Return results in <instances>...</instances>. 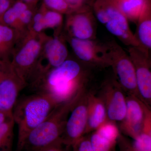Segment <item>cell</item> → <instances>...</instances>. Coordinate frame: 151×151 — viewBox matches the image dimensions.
<instances>
[{"label":"cell","mask_w":151,"mask_h":151,"mask_svg":"<svg viewBox=\"0 0 151 151\" xmlns=\"http://www.w3.org/2000/svg\"><path fill=\"white\" fill-rule=\"evenodd\" d=\"M90 78L89 70H83L78 63L66 60L50 71L42 91L58 103L69 100L86 87Z\"/></svg>","instance_id":"1"},{"label":"cell","mask_w":151,"mask_h":151,"mask_svg":"<svg viewBox=\"0 0 151 151\" xmlns=\"http://www.w3.org/2000/svg\"><path fill=\"white\" fill-rule=\"evenodd\" d=\"M58 104L50 96L41 92L24 97L17 102L12 114L18 127L16 151L23 150L29 133L40 125Z\"/></svg>","instance_id":"2"},{"label":"cell","mask_w":151,"mask_h":151,"mask_svg":"<svg viewBox=\"0 0 151 151\" xmlns=\"http://www.w3.org/2000/svg\"><path fill=\"white\" fill-rule=\"evenodd\" d=\"M86 91V87L83 88L69 100L57 105L47 118L29 133L25 142L23 150L39 151L61 141L68 115Z\"/></svg>","instance_id":"3"},{"label":"cell","mask_w":151,"mask_h":151,"mask_svg":"<svg viewBox=\"0 0 151 151\" xmlns=\"http://www.w3.org/2000/svg\"><path fill=\"white\" fill-rule=\"evenodd\" d=\"M93 10L96 19L122 43L128 47L142 48L131 31L128 19L115 3L96 0Z\"/></svg>","instance_id":"4"},{"label":"cell","mask_w":151,"mask_h":151,"mask_svg":"<svg viewBox=\"0 0 151 151\" xmlns=\"http://www.w3.org/2000/svg\"><path fill=\"white\" fill-rule=\"evenodd\" d=\"M105 44L116 81L127 95L139 98L134 67L129 54L115 40Z\"/></svg>","instance_id":"5"},{"label":"cell","mask_w":151,"mask_h":151,"mask_svg":"<svg viewBox=\"0 0 151 151\" xmlns=\"http://www.w3.org/2000/svg\"><path fill=\"white\" fill-rule=\"evenodd\" d=\"M128 54L134 67L139 98L149 108L151 104V60L150 52L128 47Z\"/></svg>","instance_id":"6"},{"label":"cell","mask_w":151,"mask_h":151,"mask_svg":"<svg viewBox=\"0 0 151 151\" xmlns=\"http://www.w3.org/2000/svg\"><path fill=\"white\" fill-rule=\"evenodd\" d=\"M88 93L85 92L70 111L65 123L61 141L72 146L85 135L88 116Z\"/></svg>","instance_id":"7"},{"label":"cell","mask_w":151,"mask_h":151,"mask_svg":"<svg viewBox=\"0 0 151 151\" xmlns=\"http://www.w3.org/2000/svg\"><path fill=\"white\" fill-rule=\"evenodd\" d=\"M70 42L76 56L83 63L96 68L110 67L111 63L105 43L96 40H80L70 38Z\"/></svg>","instance_id":"8"},{"label":"cell","mask_w":151,"mask_h":151,"mask_svg":"<svg viewBox=\"0 0 151 151\" xmlns=\"http://www.w3.org/2000/svg\"><path fill=\"white\" fill-rule=\"evenodd\" d=\"M101 93L108 120L115 123L123 122L127 113L126 96L116 78H109L103 82Z\"/></svg>","instance_id":"9"},{"label":"cell","mask_w":151,"mask_h":151,"mask_svg":"<svg viewBox=\"0 0 151 151\" xmlns=\"http://www.w3.org/2000/svg\"><path fill=\"white\" fill-rule=\"evenodd\" d=\"M126 100L127 113L122 122L121 129L134 139L142 132L146 111L149 108L134 95H127Z\"/></svg>","instance_id":"10"},{"label":"cell","mask_w":151,"mask_h":151,"mask_svg":"<svg viewBox=\"0 0 151 151\" xmlns=\"http://www.w3.org/2000/svg\"><path fill=\"white\" fill-rule=\"evenodd\" d=\"M67 26L72 38L80 40H96L97 22L91 9L72 12Z\"/></svg>","instance_id":"11"},{"label":"cell","mask_w":151,"mask_h":151,"mask_svg":"<svg viewBox=\"0 0 151 151\" xmlns=\"http://www.w3.org/2000/svg\"><path fill=\"white\" fill-rule=\"evenodd\" d=\"M6 76L0 81V111L13 116V111L23 86L22 80Z\"/></svg>","instance_id":"12"},{"label":"cell","mask_w":151,"mask_h":151,"mask_svg":"<svg viewBox=\"0 0 151 151\" xmlns=\"http://www.w3.org/2000/svg\"><path fill=\"white\" fill-rule=\"evenodd\" d=\"M108 120L104 102L100 97L88 93V116L85 134L94 132Z\"/></svg>","instance_id":"13"},{"label":"cell","mask_w":151,"mask_h":151,"mask_svg":"<svg viewBox=\"0 0 151 151\" xmlns=\"http://www.w3.org/2000/svg\"><path fill=\"white\" fill-rule=\"evenodd\" d=\"M134 35L141 47L150 52L151 48V9L150 0H147L137 22Z\"/></svg>","instance_id":"14"},{"label":"cell","mask_w":151,"mask_h":151,"mask_svg":"<svg viewBox=\"0 0 151 151\" xmlns=\"http://www.w3.org/2000/svg\"><path fill=\"white\" fill-rule=\"evenodd\" d=\"M40 43L35 40H31L26 44L15 58L17 65L22 70L29 68L35 61L40 51Z\"/></svg>","instance_id":"15"},{"label":"cell","mask_w":151,"mask_h":151,"mask_svg":"<svg viewBox=\"0 0 151 151\" xmlns=\"http://www.w3.org/2000/svg\"><path fill=\"white\" fill-rule=\"evenodd\" d=\"M49 63L53 68L59 66L66 60L68 51L66 47L58 38L49 40L45 47Z\"/></svg>","instance_id":"16"},{"label":"cell","mask_w":151,"mask_h":151,"mask_svg":"<svg viewBox=\"0 0 151 151\" xmlns=\"http://www.w3.org/2000/svg\"><path fill=\"white\" fill-rule=\"evenodd\" d=\"M149 109L146 111L142 132L132 144L137 151H151V113Z\"/></svg>","instance_id":"17"},{"label":"cell","mask_w":151,"mask_h":151,"mask_svg":"<svg viewBox=\"0 0 151 151\" xmlns=\"http://www.w3.org/2000/svg\"><path fill=\"white\" fill-rule=\"evenodd\" d=\"M147 0H118L115 3L128 20L137 23Z\"/></svg>","instance_id":"18"},{"label":"cell","mask_w":151,"mask_h":151,"mask_svg":"<svg viewBox=\"0 0 151 151\" xmlns=\"http://www.w3.org/2000/svg\"><path fill=\"white\" fill-rule=\"evenodd\" d=\"M95 131L102 137L113 142H117L120 135L116 123L108 119Z\"/></svg>","instance_id":"19"},{"label":"cell","mask_w":151,"mask_h":151,"mask_svg":"<svg viewBox=\"0 0 151 151\" xmlns=\"http://www.w3.org/2000/svg\"><path fill=\"white\" fill-rule=\"evenodd\" d=\"M94 151H116L117 142H111L102 137L94 131L90 137Z\"/></svg>","instance_id":"20"},{"label":"cell","mask_w":151,"mask_h":151,"mask_svg":"<svg viewBox=\"0 0 151 151\" xmlns=\"http://www.w3.org/2000/svg\"><path fill=\"white\" fill-rule=\"evenodd\" d=\"M14 124L13 118L0 124V149L10 145L13 135Z\"/></svg>","instance_id":"21"},{"label":"cell","mask_w":151,"mask_h":151,"mask_svg":"<svg viewBox=\"0 0 151 151\" xmlns=\"http://www.w3.org/2000/svg\"><path fill=\"white\" fill-rule=\"evenodd\" d=\"M27 9V5L24 3L22 1L17 2L12 6L9 8L3 14L4 22L8 24L13 23Z\"/></svg>","instance_id":"22"},{"label":"cell","mask_w":151,"mask_h":151,"mask_svg":"<svg viewBox=\"0 0 151 151\" xmlns=\"http://www.w3.org/2000/svg\"><path fill=\"white\" fill-rule=\"evenodd\" d=\"M44 20L46 28L55 27L61 24L63 17L61 14L54 11H49L43 15Z\"/></svg>","instance_id":"23"},{"label":"cell","mask_w":151,"mask_h":151,"mask_svg":"<svg viewBox=\"0 0 151 151\" xmlns=\"http://www.w3.org/2000/svg\"><path fill=\"white\" fill-rule=\"evenodd\" d=\"M47 6L60 13L72 12L65 0H44Z\"/></svg>","instance_id":"24"},{"label":"cell","mask_w":151,"mask_h":151,"mask_svg":"<svg viewBox=\"0 0 151 151\" xmlns=\"http://www.w3.org/2000/svg\"><path fill=\"white\" fill-rule=\"evenodd\" d=\"M71 147L73 151H94L90 137L84 136L76 141Z\"/></svg>","instance_id":"25"},{"label":"cell","mask_w":151,"mask_h":151,"mask_svg":"<svg viewBox=\"0 0 151 151\" xmlns=\"http://www.w3.org/2000/svg\"><path fill=\"white\" fill-rule=\"evenodd\" d=\"M72 12L90 9L88 0H65Z\"/></svg>","instance_id":"26"},{"label":"cell","mask_w":151,"mask_h":151,"mask_svg":"<svg viewBox=\"0 0 151 151\" xmlns=\"http://www.w3.org/2000/svg\"><path fill=\"white\" fill-rule=\"evenodd\" d=\"M13 36L12 31L5 26L0 25V44L12 40Z\"/></svg>","instance_id":"27"},{"label":"cell","mask_w":151,"mask_h":151,"mask_svg":"<svg viewBox=\"0 0 151 151\" xmlns=\"http://www.w3.org/2000/svg\"><path fill=\"white\" fill-rule=\"evenodd\" d=\"M120 151H137L133 147L132 144L120 134L117 140Z\"/></svg>","instance_id":"28"},{"label":"cell","mask_w":151,"mask_h":151,"mask_svg":"<svg viewBox=\"0 0 151 151\" xmlns=\"http://www.w3.org/2000/svg\"><path fill=\"white\" fill-rule=\"evenodd\" d=\"M34 22L33 29L37 32H40L45 28H46L44 20L43 14H36L34 17Z\"/></svg>","instance_id":"29"},{"label":"cell","mask_w":151,"mask_h":151,"mask_svg":"<svg viewBox=\"0 0 151 151\" xmlns=\"http://www.w3.org/2000/svg\"><path fill=\"white\" fill-rule=\"evenodd\" d=\"M32 17V12L27 9L22 13L19 19L23 23L28 24L30 21Z\"/></svg>","instance_id":"30"},{"label":"cell","mask_w":151,"mask_h":151,"mask_svg":"<svg viewBox=\"0 0 151 151\" xmlns=\"http://www.w3.org/2000/svg\"><path fill=\"white\" fill-rule=\"evenodd\" d=\"M63 145L62 142L59 141L39 151H65L63 148Z\"/></svg>","instance_id":"31"},{"label":"cell","mask_w":151,"mask_h":151,"mask_svg":"<svg viewBox=\"0 0 151 151\" xmlns=\"http://www.w3.org/2000/svg\"><path fill=\"white\" fill-rule=\"evenodd\" d=\"M10 6V0H0V15L4 14Z\"/></svg>","instance_id":"32"},{"label":"cell","mask_w":151,"mask_h":151,"mask_svg":"<svg viewBox=\"0 0 151 151\" xmlns=\"http://www.w3.org/2000/svg\"><path fill=\"white\" fill-rule=\"evenodd\" d=\"M13 118V116H10L0 111V124L6 122L7 120Z\"/></svg>","instance_id":"33"},{"label":"cell","mask_w":151,"mask_h":151,"mask_svg":"<svg viewBox=\"0 0 151 151\" xmlns=\"http://www.w3.org/2000/svg\"><path fill=\"white\" fill-rule=\"evenodd\" d=\"M6 75H4L0 71V81L2 80L5 77Z\"/></svg>","instance_id":"34"},{"label":"cell","mask_w":151,"mask_h":151,"mask_svg":"<svg viewBox=\"0 0 151 151\" xmlns=\"http://www.w3.org/2000/svg\"><path fill=\"white\" fill-rule=\"evenodd\" d=\"M104 1H106L109 2L111 3H116L118 0H104Z\"/></svg>","instance_id":"35"},{"label":"cell","mask_w":151,"mask_h":151,"mask_svg":"<svg viewBox=\"0 0 151 151\" xmlns=\"http://www.w3.org/2000/svg\"><path fill=\"white\" fill-rule=\"evenodd\" d=\"M24 1L27 2H31L34 1V0H23Z\"/></svg>","instance_id":"36"}]
</instances>
